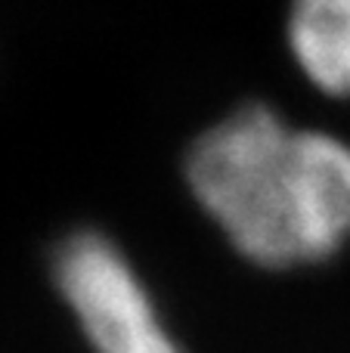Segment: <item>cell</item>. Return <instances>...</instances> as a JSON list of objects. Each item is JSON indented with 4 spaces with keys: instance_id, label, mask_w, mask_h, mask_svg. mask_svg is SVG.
<instances>
[{
    "instance_id": "6da1fadb",
    "label": "cell",
    "mask_w": 350,
    "mask_h": 353,
    "mask_svg": "<svg viewBox=\"0 0 350 353\" xmlns=\"http://www.w3.org/2000/svg\"><path fill=\"white\" fill-rule=\"evenodd\" d=\"M186 176L198 205L260 267L316 263L350 242V143L242 105L196 140Z\"/></svg>"
},
{
    "instance_id": "3957f363",
    "label": "cell",
    "mask_w": 350,
    "mask_h": 353,
    "mask_svg": "<svg viewBox=\"0 0 350 353\" xmlns=\"http://www.w3.org/2000/svg\"><path fill=\"white\" fill-rule=\"evenodd\" d=\"M289 47L316 90L350 99V0H291Z\"/></svg>"
},
{
    "instance_id": "7a4b0ae2",
    "label": "cell",
    "mask_w": 350,
    "mask_h": 353,
    "mask_svg": "<svg viewBox=\"0 0 350 353\" xmlns=\"http://www.w3.org/2000/svg\"><path fill=\"white\" fill-rule=\"evenodd\" d=\"M53 270L62 298L96 353H180L146 285L105 236H68Z\"/></svg>"
}]
</instances>
